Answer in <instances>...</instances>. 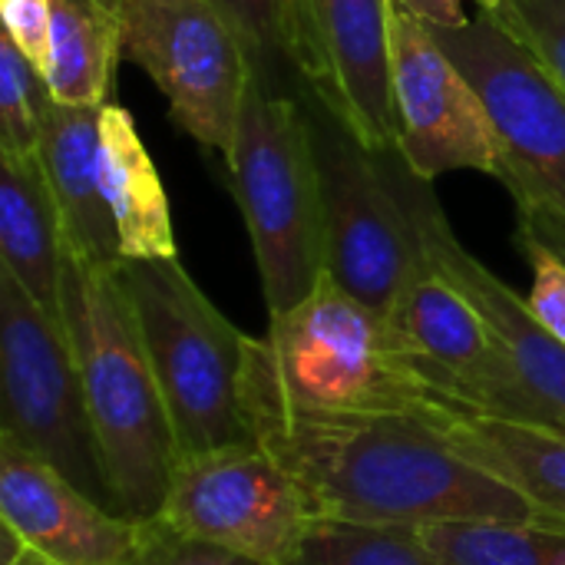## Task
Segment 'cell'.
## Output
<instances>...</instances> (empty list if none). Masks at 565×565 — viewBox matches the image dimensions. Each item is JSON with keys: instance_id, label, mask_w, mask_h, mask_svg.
Listing matches in <instances>:
<instances>
[{"instance_id": "obj_1", "label": "cell", "mask_w": 565, "mask_h": 565, "mask_svg": "<svg viewBox=\"0 0 565 565\" xmlns=\"http://www.w3.org/2000/svg\"><path fill=\"white\" fill-rule=\"evenodd\" d=\"M248 434L305 490L318 520L361 526H565L411 417H258Z\"/></svg>"}, {"instance_id": "obj_2", "label": "cell", "mask_w": 565, "mask_h": 565, "mask_svg": "<svg viewBox=\"0 0 565 565\" xmlns=\"http://www.w3.org/2000/svg\"><path fill=\"white\" fill-rule=\"evenodd\" d=\"M391 321L328 275L285 315H275L262 338H248L242 371L245 424L258 417H411L440 427L460 414Z\"/></svg>"}, {"instance_id": "obj_3", "label": "cell", "mask_w": 565, "mask_h": 565, "mask_svg": "<svg viewBox=\"0 0 565 565\" xmlns=\"http://www.w3.org/2000/svg\"><path fill=\"white\" fill-rule=\"evenodd\" d=\"M60 318L76 358L113 513L146 523L162 510L179 447L119 262L99 265L70 252Z\"/></svg>"}, {"instance_id": "obj_4", "label": "cell", "mask_w": 565, "mask_h": 565, "mask_svg": "<svg viewBox=\"0 0 565 565\" xmlns=\"http://www.w3.org/2000/svg\"><path fill=\"white\" fill-rule=\"evenodd\" d=\"M225 169L248 225L268 315H285L324 278V202L305 99L252 76Z\"/></svg>"}, {"instance_id": "obj_5", "label": "cell", "mask_w": 565, "mask_h": 565, "mask_svg": "<svg viewBox=\"0 0 565 565\" xmlns=\"http://www.w3.org/2000/svg\"><path fill=\"white\" fill-rule=\"evenodd\" d=\"M159 381L179 457L252 440L242 414L248 334L238 331L175 258L119 262Z\"/></svg>"}, {"instance_id": "obj_6", "label": "cell", "mask_w": 565, "mask_h": 565, "mask_svg": "<svg viewBox=\"0 0 565 565\" xmlns=\"http://www.w3.org/2000/svg\"><path fill=\"white\" fill-rule=\"evenodd\" d=\"M311 116L324 202V275L377 315H391L424 268V242L397 189L394 156L367 149L328 106Z\"/></svg>"}, {"instance_id": "obj_7", "label": "cell", "mask_w": 565, "mask_h": 565, "mask_svg": "<svg viewBox=\"0 0 565 565\" xmlns=\"http://www.w3.org/2000/svg\"><path fill=\"white\" fill-rule=\"evenodd\" d=\"M0 434L113 510L63 318L0 268Z\"/></svg>"}, {"instance_id": "obj_8", "label": "cell", "mask_w": 565, "mask_h": 565, "mask_svg": "<svg viewBox=\"0 0 565 565\" xmlns=\"http://www.w3.org/2000/svg\"><path fill=\"white\" fill-rule=\"evenodd\" d=\"M122 60L159 86L185 136L232 162L258 70L238 23L215 0H122Z\"/></svg>"}, {"instance_id": "obj_9", "label": "cell", "mask_w": 565, "mask_h": 565, "mask_svg": "<svg viewBox=\"0 0 565 565\" xmlns=\"http://www.w3.org/2000/svg\"><path fill=\"white\" fill-rule=\"evenodd\" d=\"M430 30L487 106L503 166L500 182L513 192L516 209L565 225L563 86L490 10L460 26Z\"/></svg>"}, {"instance_id": "obj_10", "label": "cell", "mask_w": 565, "mask_h": 565, "mask_svg": "<svg viewBox=\"0 0 565 565\" xmlns=\"http://www.w3.org/2000/svg\"><path fill=\"white\" fill-rule=\"evenodd\" d=\"M159 520L262 565H301L318 513L298 480L255 440L179 457Z\"/></svg>"}, {"instance_id": "obj_11", "label": "cell", "mask_w": 565, "mask_h": 565, "mask_svg": "<svg viewBox=\"0 0 565 565\" xmlns=\"http://www.w3.org/2000/svg\"><path fill=\"white\" fill-rule=\"evenodd\" d=\"M387 321L430 384L467 414L565 430L563 417L526 384L473 301L430 258L414 275Z\"/></svg>"}, {"instance_id": "obj_12", "label": "cell", "mask_w": 565, "mask_h": 565, "mask_svg": "<svg viewBox=\"0 0 565 565\" xmlns=\"http://www.w3.org/2000/svg\"><path fill=\"white\" fill-rule=\"evenodd\" d=\"M394 10V0H288L301 96L328 106L374 152H397Z\"/></svg>"}, {"instance_id": "obj_13", "label": "cell", "mask_w": 565, "mask_h": 565, "mask_svg": "<svg viewBox=\"0 0 565 565\" xmlns=\"http://www.w3.org/2000/svg\"><path fill=\"white\" fill-rule=\"evenodd\" d=\"M394 116L397 156L434 182L444 172L477 169L503 179L487 106L467 73L447 56L434 30L407 10H394Z\"/></svg>"}, {"instance_id": "obj_14", "label": "cell", "mask_w": 565, "mask_h": 565, "mask_svg": "<svg viewBox=\"0 0 565 565\" xmlns=\"http://www.w3.org/2000/svg\"><path fill=\"white\" fill-rule=\"evenodd\" d=\"M0 523L56 565H122L142 526L89 500L7 434H0Z\"/></svg>"}, {"instance_id": "obj_15", "label": "cell", "mask_w": 565, "mask_h": 565, "mask_svg": "<svg viewBox=\"0 0 565 565\" xmlns=\"http://www.w3.org/2000/svg\"><path fill=\"white\" fill-rule=\"evenodd\" d=\"M397 189L414 215L417 235L427 258L473 301L490 331L500 338L507 354L516 361L526 384L565 420V344L556 341L530 311V301L520 298L503 278H497L454 232L440 202L430 192V182L417 179L401 156H394Z\"/></svg>"}, {"instance_id": "obj_16", "label": "cell", "mask_w": 565, "mask_h": 565, "mask_svg": "<svg viewBox=\"0 0 565 565\" xmlns=\"http://www.w3.org/2000/svg\"><path fill=\"white\" fill-rule=\"evenodd\" d=\"M99 116L103 106H70L50 99L40 119L36 159L63 215L70 252L86 262L116 265L122 255L116 222L103 199Z\"/></svg>"}, {"instance_id": "obj_17", "label": "cell", "mask_w": 565, "mask_h": 565, "mask_svg": "<svg viewBox=\"0 0 565 565\" xmlns=\"http://www.w3.org/2000/svg\"><path fill=\"white\" fill-rule=\"evenodd\" d=\"M66 228L36 152H0V268L60 318Z\"/></svg>"}, {"instance_id": "obj_18", "label": "cell", "mask_w": 565, "mask_h": 565, "mask_svg": "<svg viewBox=\"0 0 565 565\" xmlns=\"http://www.w3.org/2000/svg\"><path fill=\"white\" fill-rule=\"evenodd\" d=\"M99 175L122 262L175 258L179 252L162 179L132 116L116 103H106L99 116Z\"/></svg>"}, {"instance_id": "obj_19", "label": "cell", "mask_w": 565, "mask_h": 565, "mask_svg": "<svg viewBox=\"0 0 565 565\" xmlns=\"http://www.w3.org/2000/svg\"><path fill=\"white\" fill-rule=\"evenodd\" d=\"M437 434L460 457L565 520V430L460 411Z\"/></svg>"}, {"instance_id": "obj_20", "label": "cell", "mask_w": 565, "mask_h": 565, "mask_svg": "<svg viewBox=\"0 0 565 565\" xmlns=\"http://www.w3.org/2000/svg\"><path fill=\"white\" fill-rule=\"evenodd\" d=\"M122 60V0H50L46 83L56 103H113V73Z\"/></svg>"}, {"instance_id": "obj_21", "label": "cell", "mask_w": 565, "mask_h": 565, "mask_svg": "<svg viewBox=\"0 0 565 565\" xmlns=\"http://www.w3.org/2000/svg\"><path fill=\"white\" fill-rule=\"evenodd\" d=\"M420 536L447 565H565V526L444 523Z\"/></svg>"}, {"instance_id": "obj_22", "label": "cell", "mask_w": 565, "mask_h": 565, "mask_svg": "<svg viewBox=\"0 0 565 565\" xmlns=\"http://www.w3.org/2000/svg\"><path fill=\"white\" fill-rule=\"evenodd\" d=\"M301 565H447L411 526L318 523Z\"/></svg>"}, {"instance_id": "obj_23", "label": "cell", "mask_w": 565, "mask_h": 565, "mask_svg": "<svg viewBox=\"0 0 565 565\" xmlns=\"http://www.w3.org/2000/svg\"><path fill=\"white\" fill-rule=\"evenodd\" d=\"M53 93L46 76L10 36H0V152H36L40 119Z\"/></svg>"}, {"instance_id": "obj_24", "label": "cell", "mask_w": 565, "mask_h": 565, "mask_svg": "<svg viewBox=\"0 0 565 565\" xmlns=\"http://www.w3.org/2000/svg\"><path fill=\"white\" fill-rule=\"evenodd\" d=\"M242 30L255 56V76L278 93H298V76L288 53V0H215Z\"/></svg>"}, {"instance_id": "obj_25", "label": "cell", "mask_w": 565, "mask_h": 565, "mask_svg": "<svg viewBox=\"0 0 565 565\" xmlns=\"http://www.w3.org/2000/svg\"><path fill=\"white\" fill-rule=\"evenodd\" d=\"M490 13L565 89V0H500Z\"/></svg>"}, {"instance_id": "obj_26", "label": "cell", "mask_w": 565, "mask_h": 565, "mask_svg": "<svg viewBox=\"0 0 565 565\" xmlns=\"http://www.w3.org/2000/svg\"><path fill=\"white\" fill-rule=\"evenodd\" d=\"M122 565H262L242 553H232L225 546L195 540L189 533L172 530L159 516L146 520L139 526V540L129 550Z\"/></svg>"}, {"instance_id": "obj_27", "label": "cell", "mask_w": 565, "mask_h": 565, "mask_svg": "<svg viewBox=\"0 0 565 565\" xmlns=\"http://www.w3.org/2000/svg\"><path fill=\"white\" fill-rule=\"evenodd\" d=\"M520 248L533 265V291L526 298L530 311L565 344V258L530 232H520Z\"/></svg>"}, {"instance_id": "obj_28", "label": "cell", "mask_w": 565, "mask_h": 565, "mask_svg": "<svg viewBox=\"0 0 565 565\" xmlns=\"http://www.w3.org/2000/svg\"><path fill=\"white\" fill-rule=\"evenodd\" d=\"M3 36H10L23 56L46 76L50 50V0H0Z\"/></svg>"}, {"instance_id": "obj_29", "label": "cell", "mask_w": 565, "mask_h": 565, "mask_svg": "<svg viewBox=\"0 0 565 565\" xmlns=\"http://www.w3.org/2000/svg\"><path fill=\"white\" fill-rule=\"evenodd\" d=\"M401 10L414 13L427 26H460L467 23L463 0H394Z\"/></svg>"}, {"instance_id": "obj_30", "label": "cell", "mask_w": 565, "mask_h": 565, "mask_svg": "<svg viewBox=\"0 0 565 565\" xmlns=\"http://www.w3.org/2000/svg\"><path fill=\"white\" fill-rule=\"evenodd\" d=\"M520 232L543 238L553 252H559L565 258V225H559L556 218H550L543 212H520Z\"/></svg>"}, {"instance_id": "obj_31", "label": "cell", "mask_w": 565, "mask_h": 565, "mask_svg": "<svg viewBox=\"0 0 565 565\" xmlns=\"http://www.w3.org/2000/svg\"><path fill=\"white\" fill-rule=\"evenodd\" d=\"M0 565H56V563H50L46 556H40L36 550L23 546L17 536H10V533L3 530V556H0Z\"/></svg>"}, {"instance_id": "obj_32", "label": "cell", "mask_w": 565, "mask_h": 565, "mask_svg": "<svg viewBox=\"0 0 565 565\" xmlns=\"http://www.w3.org/2000/svg\"><path fill=\"white\" fill-rule=\"evenodd\" d=\"M477 3H480L483 10H497V3H500V0H477Z\"/></svg>"}]
</instances>
